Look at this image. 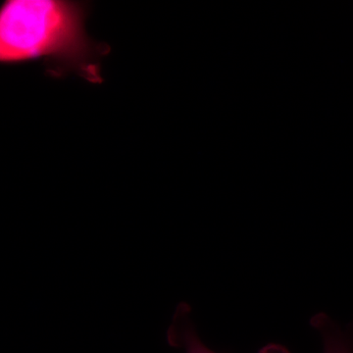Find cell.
Wrapping results in <instances>:
<instances>
[{"label":"cell","instance_id":"obj_1","mask_svg":"<svg viewBox=\"0 0 353 353\" xmlns=\"http://www.w3.org/2000/svg\"><path fill=\"white\" fill-rule=\"evenodd\" d=\"M92 4L78 0H6L0 6V64L41 62L48 76L101 85L111 52L88 34Z\"/></svg>","mask_w":353,"mask_h":353},{"label":"cell","instance_id":"obj_3","mask_svg":"<svg viewBox=\"0 0 353 353\" xmlns=\"http://www.w3.org/2000/svg\"><path fill=\"white\" fill-rule=\"evenodd\" d=\"M312 326L321 334L323 353H353L352 338L328 315L324 313L316 315L312 319Z\"/></svg>","mask_w":353,"mask_h":353},{"label":"cell","instance_id":"obj_2","mask_svg":"<svg viewBox=\"0 0 353 353\" xmlns=\"http://www.w3.org/2000/svg\"><path fill=\"white\" fill-rule=\"evenodd\" d=\"M168 340L174 347H182L185 353H216L202 343L190 320L188 306L183 309V305H181L176 310L173 324L169 330ZM259 353L290 352L283 345H269L262 348Z\"/></svg>","mask_w":353,"mask_h":353}]
</instances>
